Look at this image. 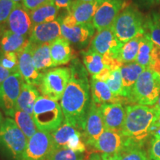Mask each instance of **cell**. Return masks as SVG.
I'll list each match as a JSON object with an SVG mask.
<instances>
[{"instance_id":"26","label":"cell","mask_w":160,"mask_h":160,"mask_svg":"<svg viewBox=\"0 0 160 160\" xmlns=\"http://www.w3.org/2000/svg\"><path fill=\"white\" fill-rule=\"evenodd\" d=\"M32 57L36 68L40 73H45L53 67L49 43L32 44Z\"/></svg>"},{"instance_id":"1","label":"cell","mask_w":160,"mask_h":160,"mask_svg":"<svg viewBox=\"0 0 160 160\" xmlns=\"http://www.w3.org/2000/svg\"><path fill=\"white\" fill-rule=\"evenodd\" d=\"M70 70L71 79L60 99V105L65 122L82 133L91 102V86L87 70L79 59L72 60Z\"/></svg>"},{"instance_id":"7","label":"cell","mask_w":160,"mask_h":160,"mask_svg":"<svg viewBox=\"0 0 160 160\" xmlns=\"http://www.w3.org/2000/svg\"><path fill=\"white\" fill-rule=\"evenodd\" d=\"M71 79L70 68H57L43 73L39 86L42 96L58 102Z\"/></svg>"},{"instance_id":"17","label":"cell","mask_w":160,"mask_h":160,"mask_svg":"<svg viewBox=\"0 0 160 160\" xmlns=\"http://www.w3.org/2000/svg\"><path fill=\"white\" fill-rule=\"evenodd\" d=\"M61 37V17H59L51 22L33 26L29 35L28 41L33 45L51 44Z\"/></svg>"},{"instance_id":"20","label":"cell","mask_w":160,"mask_h":160,"mask_svg":"<svg viewBox=\"0 0 160 160\" xmlns=\"http://www.w3.org/2000/svg\"><path fill=\"white\" fill-rule=\"evenodd\" d=\"M105 129L121 131L125 119L126 111L122 103H105L99 105Z\"/></svg>"},{"instance_id":"37","label":"cell","mask_w":160,"mask_h":160,"mask_svg":"<svg viewBox=\"0 0 160 160\" xmlns=\"http://www.w3.org/2000/svg\"><path fill=\"white\" fill-rule=\"evenodd\" d=\"M15 5L12 0H0V25H5Z\"/></svg>"},{"instance_id":"46","label":"cell","mask_w":160,"mask_h":160,"mask_svg":"<svg viewBox=\"0 0 160 160\" xmlns=\"http://www.w3.org/2000/svg\"><path fill=\"white\" fill-rule=\"evenodd\" d=\"M153 108H154L156 111H157V113H159V115L160 116V96H159V99H158L157 102H156V104L154 105V107Z\"/></svg>"},{"instance_id":"13","label":"cell","mask_w":160,"mask_h":160,"mask_svg":"<svg viewBox=\"0 0 160 160\" xmlns=\"http://www.w3.org/2000/svg\"><path fill=\"white\" fill-rule=\"evenodd\" d=\"M125 5V0H102L92 21L97 32L111 28Z\"/></svg>"},{"instance_id":"40","label":"cell","mask_w":160,"mask_h":160,"mask_svg":"<svg viewBox=\"0 0 160 160\" xmlns=\"http://www.w3.org/2000/svg\"><path fill=\"white\" fill-rule=\"evenodd\" d=\"M135 1L139 7L145 8H150L160 3V0H135Z\"/></svg>"},{"instance_id":"48","label":"cell","mask_w":160,"mask_h":160,"mask_svg":"<svg viewBox=\"0 0 160 160\" xmlns=\"http://www.w3.org/2000/svg\"><path fill=\"white\" fill-rule=\"evenodd\" d=\"M4 26H5V25H0V38H1L2 33V31H3V29H4Z\"/></svg>"},{"instance_id":"19","label":"cell","mask_w":160,"mask_h":160,"mask_svg":"<svg viewBox=\"0 0 160 160\" xmlns=\"http://www.w3.org/2000/svg\"><path fill=\"white\" fill-rule=\"evenodd\" d=\"M125 139L121 131L105 129L93 145V148L102 153H119L125 148Z\"/></svg>"},{"instance_id":"39","label":"cell","mask_w":160,"mask_h":160,"mask_svg":"<svg viewBox=\"0 0 160 160\" xmlns=\"http://www.w3.org/2000/svg\"><path fill=\"white\" fill-rule=\"evenodd\" d=\"M150 157L152 160H160V139H152Z\"/></svg>"},{"instance_id":"50","label":"cell","mask_w":160,"mask_h":160,"mask_svg":"<svg viewBox=\"0 0 160 160\" xmlns=\"http://www.w3.org/2000/svg\"><path fill=\"white\" fill-rule=\"evenodd\" d=\"M12 1H13L14 3L17 4V3H20V2H22L23 0H12Z\"/></svg>"},{"instance_id":"9","label":"cell","mask_w":160,"mask_h":160,"mask_svg":"<svg viewBox=\"0 0 160 160\" xmlns=\"http://www.w3.org/2000/svg\"><path fill=\"white\" fill-rule=\"evenodd\" d=\"M102 0H96L92 2H83L74 0L67 9V13L61 17V23L68 28L92 22L98 8Z\"/></svg>"},{"instance_id":"36","label":"cell","mask_w":160,"mask_h":160,"mask_svg":"<svg viewBox=\"0 0 160 160\" xmlns=\"http://www.w3.org/2000/svg\"><path fill=\"white\" fill-rule=\"evenodd\" d=\"M0 64L8 70L16 73L19 72L18 65H19V59H18V53L15 52H2L0 53Z\"/></svg>"},{"instance_id":"33","label":"cell","mask_w":160,"mask_h":160,"mask_svg":"<svg viewBox=\"0 0 160 160\" xmlns=\"http://www.w3.org/2000/svg\"><path fill=\"white\" fill-rule=\"evenodd\" d=\"M106 83L115 97L125 98L121 75V67H115L111 69V74L106 81Z\"/></svg>"},{"instance_id":"47","label":"cell","mask_w":160,"mask_h":160,"mask_svg":"<svg viewBox=\"0 0 160 160\" xmlns=\"http://www.w3.org/2000/svg\"><path fill=\"white\" fill-rule=\"evenodd\" d=\"M3 120H4V118H3L2 113V112H1V111H0V126H1V125H2V123Z\"/></svg>"},{"instance_id":"14","label":"cell","mask_w":160,"mask_h":160,"mask_svg":"<svg viewBox=\"0 0 160 160\" xmlns=\"http://www.w3.org/2000/svg\"><path fill=\"white\" fill-rule=\"evenodd\" d=\"M105 130V124L100 111L99 106L92 101L88 113L82 132L84 141L86 145L93 146Z\"/></svg>"},{"instance_id":"51","label":"cell","mask_w":160,"mask_h":160,"mask_svg":"<svg viewBox=\"0 0 160 160\" xmlns=\"http://www.w3.org/2000/svg\"><path fill=\"white\" fill-rule=\"evenodd\" d=\"M0 53H1V51H0Z\"/></svg>"},{"instance_id":"12","label":"cell","mask_w":160,"mask_h":160,"mask_svg":"<svg viewBox=\"0 0 160 160\" xmlns=\"http://www.w3.org/2000/svg\"><path fill=\"white\" fill-rule=\"evenodd\" d=\"M122 45L123 43L117 39L111 27L97 32L92 39L90 48L103 57L117 59Z\"/></svg>"},{"instance_id":"29","label":"cell","mask_w":160,"mask_h":160,"mask_svg":"<svg viewBox=\"0 0 160 160\" xmlns=\"http://www.w3.org/2000/svg\"><path fill=\"white\" fill-rule=\"evenodd\" d=\"M15 121L19 129L23 132L28 139L37 133V128L33 117L21 110L15 109L11 117Z\"/></svg>"},{"instance_id":"35","label":"cell","mask_w":160,"mask_h":160,"mask_svg":"<svg viewBox=\"0 0 160 160\" xmlns=\"http://www.w3.org/2000/svg\"><path fill=\"white\" fill-rule=\"evenodd\" d=\"M45 160H84V153L65 148H55Z\"/></svg>"},{"instance_id":"31","label":"cell","mask_w":160,"mask_h":160,"mask_svg":"<svg viewBox=\"0 0 160 160\" xmlns=\"http://www.w3.org/2000/svg\"><path fill=\"white\" fill-rule=\"evenodd\" d=\"M144 34H139L127 42L124 43L120 50L118 60L122 64L135 62L139 51V45Z\"/></svg>"},{"instance_id":"23","label":"cell","mask_w":160,"mask_h":160,"mask_svg":"<svg viewBox=\"0 0 160 160\" xmlns=\"http://www.w3.org/2000/svg\"><path fill=\"white\" fill-rule=\"evenodd\" d=\"M90 86L92 101L98 105L105 103H121L123 99V97H115L105 82L91 77Z\"/></svg>"},{"instance_id":"18","label":"cell","mask_w":160,"mask_h":160,"mask_svg":"<svg viewBox=\"0 0 160 160\" xmlns=\"http://www.w3.org/2000/svg\"><path fill=\"white\" fill-rule=\"evenodd\" d=\"M62 37L77 48H83L88 45L95 32L93 23H86L68 28L61 23Z\"/></svg>"},{"instance_id":"32","label":"cell","mask_w":160,"mask_h":160,"mask_svg":"<svg viewBox=\"0 0 160 160\" xmlns=\"http://www.w3.org/2000/svg\"><path fill=\"white\" fill-rule=\"evenodd\" d=\"M154 44L148 37L144 34L139 45V51L135 62L142 66L145 68H149L153 57Z\"/></svg>"},{"instance_id":"44","label":"cell","mask_w":160,"mask_h":160,"mask_svg":"<svg viewBox=\"0 0 160 160\" xmlns=\"http://www.w3.org/2000/svg\"><path fill=\"white\" fill-rule=\"evenodd\" d=\"M102 160H120L119 153H114V154H107V153H102L101 155Z\"/></svg>"},{"instance_id":"45","label":"cell","mask_w":160,"mask_h":160,"mask_svg":"<svg viewBox=\"0 0 160 160\" xmlns=\"http://www.w3.org/2000/svg\"><path fill=\"white\" fill-rule=\"evenodd\" d=\"M86 160H102V158L101 155L98 154V153H93L88 159Z\"/></svg>"},{"instance_id":"15","label":"cell","mask_w":160,"mask_h":160,"mask_svg":"<svg viewBox=\"0 0 160 160\" xmlns=\"http://www.w3.org/2000/svg\"><path fill=\"white\" fill-rule=\"evenodd\" d=\"M18 59L19 73L22 78L24 82L39 87L43 73L38 71L33 64L32 57V44L29 41L22 51L18 53Z\"/></svg>"},{"instance_id":"2","label":"cell","mask_w":160,"mask_h":160,"mask_svg":"<svg viewBox=\"0 0 160 160\" xmlns=\"http://www.w3.org/2000/svg\"><path fill=\"white\" fill-rule=\"evenodd\" d=\"M125 111V119L121 130L125 139V147H143L152 135V128L160 116L154 108L137 104L126 106Z\"/></svg>"},{"instance_id":"6","label":"cell","mask_w":160,"mask_h":160,"mask_svg":"<svg viewBox=\"0 0 160 160\" xmlns=\"http://www.w3.org/2000/svg\"><path fill=\"white\" fill-rule=\"evenodd\" d=\"M160 96V75L152 69L145 68L138 78L128 100L137 105H155Z\"/></svg>"},{"instance_id":"49","label":"cell","mask_w":160,"mask_h":160,"mask_svg":"<svg viewBox=\"0 0 160 160\" xmlns=\"http://www.w3.org/2000/svg\"><path fill=\"white\" fill-rule=\"evenodd\" d=\"M79 1L83 2H94L96 0H79Z\"/></svg>"},{"instance_id":"41","label":"cell","mask_w":160,"mask_h":160,"mask_svg":"<svg viewBox=\"0 0 160 160\" xmlns=\"http://www.w3.org/2000/svg\"><path fill=\"white\" fill-rule=\"evenodd\" d=\"M111 68L106 67L102 70V71H100L98 74L93 76V77H91L94 78L96 79L100 80V81L105 82H106V81H107L108 79L110 77V74H111Z\"/></svg>"},{"instance_id":"4","label":"cell","mask_w":160,"mask_h":160,"mask_svg":"<svg viewBox=\"0 0 160 160\" xmlns=\"http://www.w3.org/2000/svg\"><path fill=\"white\" fill-rule=\"evenodd\" d=\"M32 117L38 131L48 133L59 128L65 121L60 104L43 96L38 98Z\"/></svg>"},{"instance_id":"34","label":"cell","mask_w":160,"mask_h":160,"mask_svg":"<svg viewBox=\"0 0 160 160\" xmlns=\"http://www.w3.org/2000/svg\"><path fill=\"white\" fill-rule=\"evenodd\" d=\"M119 155L120 160H152L141 146H125Z\"/></svg>"},{"instance_id":"28","label":"cell","mask_w":160,"mask_h":160,"mask_svg":"<svg viewBox=\"0 0 160 160\" xmlns=\"http://www.w3.org/2000/svg\"><path fill=\"white\" fill-rule=\"evenodd\" d=\"M59 10L53 1H51L33 11H30L32 25L34 26L54 21L58 18Z\"/></svg>"},{"instance_id":"16","label":"cell","mask_w":160,"mask_h":160,"mask_svg":"<svg viewBox=\"0 0 160 160\" xmlns=\"http://www.w3.org/2000/svg\"><path fill=\"white\" fill-rule=\"evenodd\" d=\"M5 26L16 34L29 37L33 28L30 11L24 7L22 4H16Z\"/></svg>"},{"instance_id":"3","label":"cell","mask_w":160,"mask_h":160,"mask_svg":"<svg viewBox=\"0 0 160 160\" xmlns=\"http://www.w3.org/2000/svg\"><path fill=\"white\" fill-rule=\"evenodd\" d=\"M28 138L11 117L4 119L0 126V154L8 160H20Z\"/></svg>"},{"instance_id":"21","label":"cell","mask_w":160,"mask_h":160,"mask_svg":"<svg viewBox=\"0 0 160 160\" xmlns=\"http://www.w3.org/2000/svg\"><path fill=\"white\" fill-rule=\"evenodd\" d=\"M82 54L84 66L91 77L98 74L106 67L111 68V69L117 66L122 65V63L120 62L119 60L103 57L96 53L91 48H89L87 51L82 52Z\"/></svg>"},{"instance_id":"24","label":"cell","mask_w":160,"mask_h":160,"mask_svg":"<svg viewBox=\"0 0 160 160\" xmlns=\"http://www.w3.org/2000/svg\"><path fill=\"white\" fill-rule=\"evenodd\" d=\"M39 97V91L36 86L23 82L21 92L16 104V109L21 110L32 116L33 108Z\"/></svg>"},{"instance_id":"43","label":"cell","mask_w":160,"mask_h":160,"mask_svg":"<svg viewBox=\"0 0 160 160\" xmlns=\"http://www.w3.org/2000/svg\"><path fill=\"white\" fill-rule=\"evenodd\" d=\"M13 73V72L8 70L5 69L0 64V85L3 83V82L9 77L10 75Z\"/></svg>"},{"instance_id":"27","label":"cell","mask_w":160,"mask_h":160,"mask_svg":"<svg viewBox=\"0 0 160 160\" xmlns=\"http://www.w3.org/2000/svg\"><path fill=\"white\" fill-rule=\"evenodd\" d=\"M28 43V37L16 34L4 26L0 38V51L2 52H15L19 53Z\"/></svg>"},{"instance_id":"30","label":"cell","mask_w":160,"mask_h":160,"mask_svg":"<svg viewBox=\"0 0 160 160\" xmlns=\"http://www.w3.org/2000/svg\"><path fill=\"white\" fill-rule=\"evenodd\" d=\"M145 35L160 48V11H152L145 17Z\"/></svg>"},{"instance_id":"5","label":"cell","mask_w":160,"mask_h":160,"mask_svg":"<svg viewBox=\"0 0 160 160\" xmlns=\"http://www.w3.org/2000/svg\"><path fill=\"white\" fill-rule=\"evenodd\" d=\"M145 17L133 5L125 7L116 18L111 28L116 37L123 44L139 34H145Z\"/></svg>"},{"instance_id":"8","label":"cell","mask_w":160,"mask_h":160,"mask_svg":"<svg viewBox=\"0 0 160 160\" xmlns=\"http://www.w3.org/2000/svg\"><path fill=\"white\" fill-rule=\"evenodd\" d=\"M51 135L53 149L65 148L79 153L86 151V144L82 132L65 121Z\"/></svg>"},{"instance_id":"10","label":"cell","mask_w":160,"mask_h":160,"mask_svg":"<svg viewBox=\"0 0 160 160\" xmlns=\"http://www.w3.org/2000/svg\"><path fill=\"white\" fill-rule=\"evenodd\" d=\"M23 79L19 72L11 73L0 85V110L8 117H11L16 109Z\"/></svg>"},{"instance_id":"22","label":"cell","mask_w":160,"mask_h":160,"mask_svg":"<svg viewBox=\"0 0 160 160\" xmlns=\"http://www.w3.org/2000/svg\"><path fill=\"white\" fill-rule=\"evenodd\" d=\"M50 47L53 67L65 65L74 59L71 43L62 37L50 44Z\"/></svg>"},{"instance_id":"42","label":"cell","mask_w":160,"mask_h":160,"mask_svg":"<svg viewBox=\"0 0 160 160\" xmlns=\"http://www.w3.org/2000/svg\"><path fill=\"white\" fill-rule=\"evenodd\" d=\"M52 1L59 9H68L74 0H52Z\"/></svg>"},{"instance_id":"11","label":"cell","mask_w":160,"mask_h":160,"mask_svg":"<svg viewBox=\"0 0 160 160\" xmlns=\"http://www.w3.org/2000/svg\"><path fill=\"white\" fill-rule=\"evenodd\" d=\"M53 150L51 133L37 131L28 139L20 160H45Z\"/></svg>"},{"instance_id":"25","label":"cell","mask_w":160,"mask_h":160,"mask_svg":"<svg viewBox=\"0 0 160 160\" xmlns=\"http://www.w3.org/2000/svg\"><path fill=\"white\" fill-rule=\"evenodd\" d=\"M145 68L137 62L123 64L121 67V75L124 89V97L128 99L132 89L138 78Z\"/></svg>"},{"instance_id":"38","label":"cell","mask_w":160,"mask_h":160,"mask_svg":"<svg viewBox=\"0 0 160 160\" xmlns=\"http://www.w3.org/2000/svg\"><path fill=\"white\" fill-rule=\"evenodd\" d=\"M51 1L52 0H23L22 4L28 11H32Z\"/></svg>"}]
</instances>
